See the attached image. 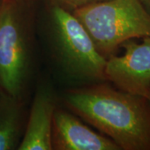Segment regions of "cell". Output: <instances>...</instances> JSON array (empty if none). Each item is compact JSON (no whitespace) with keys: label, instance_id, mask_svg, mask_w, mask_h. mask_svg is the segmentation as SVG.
<instances>
[{"label":"cell","instance_id":"obj_1","mask_svg":"<svg viewBox=\"0 0 150 150\" xmlns=\"http://www.w3.org/2000/svg\"><path fill=\"white\" fill-rule=\"evenodd\" d=\"M64 102L77 116L122 150H150V103L144 97L103 83L65 92Z\"/></svg>","mask_w":150,"mask_h":150},{"label":"cell","instance_id":"obj_2","mask_svg":"<svg viewBox=\"0 0 150 150\" xmlns=\"http://www.w3.org/2000/svg\"><path fill=\"white\" fill-rule=\"evenodd\" d=\"M33 5L4 0L0 10V90L20 99L32 68Z\"/></svg>","mask_w":150,"mask_h":150},{"label":"cell","instance_id":"obj_3","mask_svg":"<svg viewBox=\"0 0 150 150\" xmlns=\"http://www.w3.org/2000/svg\"><path fill=\"white\" fill-rule=\"evenodd\" d=\"M72 13L106 59L115 54L124 42L150 37V13L139 0H107Z\"/></svg>","mask_w":150,"mask_h":150},{"label":"cell","instance_id":"obj_4","mask_svg":"<svg viewBox=\"0 0 150 150\" xmlns=\"http://www.w3.org/2000/svg\"><path fill=\"white\" fill-rule=\"evenodd\" d=\"M48 20L54 54L65 74L77 80L107 81V59L98 53L74 14L60 6L50 4Z\"/></svg>","mask_w":150,"mask_h":150},{"label":"cell","instance_id":"obj_5","mask_svg":"<svg viewBox=\"0 0 150 150\" xmlns=\"http://www.w3.org/2000/svg\"><path fill=\"white\" fill-rule=\"evenodd\" d=\"M124 53L107 59L106 80L118 89L148 98L150 91V37L142 43L130 39L121 45Z\"/></svg>","mask_w":150,"mask_h":150},{"label":"cell","instance_id":"obj_6","mask_svg":"<svg viewBox=\"0 0 150 150\" xmlns=\"http://www.w3.org/2000/svg\"><path fill=\"white\" fill-rule=\"evenodd\" d=\"M55 150H121L108 137L97 133L64 109H55L52 128Z\"/></svg>","mask_w":150,"mask_h":150},{"label":"cell","instance_id":"obj_7","mask_svg":"<svg viewBox=\"0 0 150 150\" xmlns=\"http://www.w3.org/2000/svg\"><path fill=\"white\" fill-rule=\"evenodd\" d=\"M55 95L52 88L43 83L33 100L27 125L18 147V150H52V128Z\"/></svg>","mask_w":150,"mask_h":150},{"label":"cell","instance_id":"obj_8","mask_svg":"<svg viewBox=\"0 0 150 150\" xmlns=\"http://www.w3.org/2000/svg\"><path fill=\"white\" fill-rule=\"evenodd\" d=\"M23 129V99L0 90V150L18 149Z\"/></svg>","mask_w":150,"mask_h":150},{"label":"cell","instance_id":"obj_9","mask_svg":"<svg viewBox=\"0 0 150 150\" xmlns=\"http://www.w3.org/2000/svg\"><path fill=\"white\" fill-rule=\"evenodd\" d=\"M103 1L107 0H49V3L50 4H56L70 12H73L82 7Z\"/></svg>","mask_w":150,"mask_h":150},{"label":"cell","instance_id":"obj_10","mask_svg":"<svg viewBox=\"0 0 150 150\" xmlns=\"http://www.w3.org/2000/svg\"><path fill=\"white\" fill-rule=\"evenodd\" d=\"M139 2L145 9L148 11V13H150V0H139Z\"/></svg>","mask_w":150,"mask_h":150},{"label":"cell","instance_id":"obj_11","mask_svg":"<svg viewBox=\"0 0 150 150\" xmlns=\"http://www.w3.org/2000/svg\"><path fill=\"white\" fill-rule=\"evenodd\" d=\"M19 1H23V2H28V3H33L36 1V0H19Z\"/></svg>","mask_w":150,"mask_h":150},{"label":"cell","instance_id":"obj_12","mask_svg":"<svg viewBox=\"0 0 150 150\" xmlns=\"http://www.w3.org/2000/svg\"><path fill=\"white\" fill-rule=\"evenodd\" d=\"M3 2H4V0H0V10H1L2 5H3Z\"/></svg>","mask_w":150,"mask_h":150},{"label":"cell","instance_id":"obj_13","mask_svg":"<svg viewBox=\"0 0 150 150\" xmlns=\"http://www.w3.org/2000/svg\"><path fill=\"white\" fill-rule=\"evenodd\" d=\"M148 98V100H149L150 103V91H149V95H148V98Z\"/></svg>","mask_w":150,"mask_h":150}]
</instances>
